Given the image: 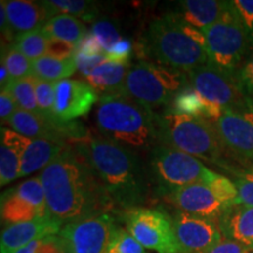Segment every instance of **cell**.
Segmentation results:
<instances>
[{
  "instance_id": "2",
  "label": "cell",
  "mask_w": 253,
  "mask_h": 253,
  "mask_svg": "<svg viewBox=\"0 0 253 253\" xmlns=\"http://www.w3.org/2000/svg\"><path fill=\"white\" fill-rule=\"evenodd\" d=\"M72 147L89 164L110 203L134 207L147 199L149 177L131 149L104 136L90 135Z\"/></svg>"
},
{
  "instance_id": "37",
  "label": "cell",
  "mask_w": 253,
  "mask_h": 253,
  "mask_svg": "<svg viewBox=\"0 0 253 253\" xmlns=\"http://www.w3.org/2000/svg\"><path fill=\"white\" fill-rule=\"evenodd\" d=\"M32 141V138H28L26 136L19 134V132L11 130L8 128H1V144L6 145L14 153H17L19 156H23L25 151L28 148Z\"/></svg>"
},
{
  "instance_id": "26",
  "label": "cell",
  "mask_w": 253,
  "mask_h": 253,
  "mask_svg": "<svg viewBox=\"0 0 253 253\" xmlns=\"http://www.w3.org/2000/svg\"><path fill=\"white\" fill-rule=\"evenodd\" d=\"M53 17L58 14H67L82 19L84 21H91L97 15V5L93 1L84 0H47L43 1Z\"/></svg>"
},
{
  "instance_id": "30",
  "label": "cell",
  "mask_w": 253,
  "mask_h": 253,
  "mask_svg": "<svg viewBox=\"0 0 253 253\" xmlns=\"http://www.w3.org/2000/svg\"><path fill=\"white\" fill-rule=\"evenodd\" d=\"M20 156L6 145H0V185L4 186L19 178Z\"/></svg>"
},
{
  "instance_id": "29",
  "label": "cell",
  "mask_w": 253,
  "mask_h": 253,
  "mask_svg": "<svg viewBox=\"0 0 253 253\" xmlns=\"http://www.w3.org/2000/svg\"><path fill=\"white\" fill-rule=\"evenodd\" d=\"M1 61L5 62L6 67L8 69L9 75H11V82L33 77L32 61L28 60L23 53L19 52L14 45H8L5 49H2Z\"/></svg>"
},
{
  "instance_id": "19",
  "label": "cell",
  "mask_w": 253,
  "mask_h": 253,
  "mask_svg": "<svg viewBox=\"0 0 253 253\" xmlns=\"http://www.w3.org/2000/svg\"><path fill=\"white\" fill-rule=\"evenodd\" d=\"M230 6V1L219 0H183L177 2L176 12L179 20L203 31L219 21Z\"/></svg>"
},
{
  "instance_id": "45",
  "label": "cell",
  "mask_w": 253,
  "mask_h": 253,
  "mask_svg": "<svg viewBox=\"0 0 253 253\" xmlns=\"http://www.w3.org/2000/svg\"><path fill=\"white\" fill-rule=\"evenodd\" d=\"M37 253H66V250L60 236L54 235L41 240Z\"/></svg>"
},
{
  "instance_id": "41",
  "label": "cell",
  "mask_w": 253,
  "mask_h": 253,
  "mask_svg": "<svg viewBox=\"0 0 253 253\" xmlns=\"http://www.w3.org/2000/svg\"><path fill=\"white\" fill-rule=\"evenodd\" d=\"M18 109V104L11 93L7 89L1 90V93H0V120H1V125H4V123L7 125V122Z\"/></svg>"
},
{
  "instance_id": "23",
  "label": "cell",
  "mask_w": 253,
  "mask_h": 253,
  "mask_svg": "<svg viewBox=\"0 0 253 253\" xmlns=\"http://www.w3.org/2000/svg\"><path fill=\"white\" fill-rule=\"evenodd\" d=\"M41 31L49 40L63 41L77 47L88 34L84 21L67 14H58L50 18Z\"/></svg>"
},
{
  "instance_id": "32",
  "label": "cell",
  "mask_w": 253,
  "mask_h": 253,
  "mask_svg": "<svg viewBox=\"0 0 253 253\" xmlns=\"http://www.w3.org/2000/svg\"><path fill=\"white\" fill-rule=\"evenodd\" d=\"M106 253H147V251L128 230L116 227Z\"/></svg>"
},
{
  "instance_id": "39",
  "label": "cell",
  "mask_w": 253,
  "mask_h": 253,
  "mask_svg": "<svg viewBox=\"0 0 253 253\" xmlns=\"http://www.w3.org/2000/svg\"><path fill=\"white\" fill-rule=\"evenodd\" d=\"M238 81L243 91L253 103V50L250 53L240 68Z\"/></svg>"
},
{
  "instance_id": "20",
  "label": "cell",
  "mask_w": 253,
  "mask_h": 253,
  "mask_svg": "<svg viewBox=\"0 0 253 253\" xmlns=\"http://www.w3.org/2000/svg\"><path fill=\"white\" fill-rule=\"evenodd\" d=\"M221 235L253 250V207L233 204L218 220Z\"/></svg>"
},
{
  "instance_id": "7",
  "label": "cell",
  "mask_w": 253,
  "mask_h": 253,
  "mask_svg": "<svg viewBox=\"0 0 253 253\" xmlns=\"http://www.w3.org/2000/svg\"><path fill=\"white\" fill-rule=\"evenodd\" d=\"M147 172L150 184L163 196L196 183L208 185L217 175L198 158L164 144L151 149Z\"/></svg>"
},
{
  "instance_id": "15",
  "label": "cell",
  "mask_w": 253,
  "mask_h": 253,
  "mask_svg": "<svg viewBox=\"0 0 253 253\" xmlns=\"http://www.w3.org/2000/svg\"><path fill=\"white\" fill-rule=\"evenodd\" d=\"M212 123L231 156L243 163L253 162V125L244 114L225 110Z\"/></svg>"
},
{
  "instance_id": "25",
  "label": "cell",
  "mask_w": 253,
  "mask_h": 253,
  "mask_svg": "<svg viewBox=\"0 0 253 253\" xmlns=\"http://www.w3.org/2000/svg\"><path fill=\"white\" fill-rule=\"evenodd\" d=\"M166 113L207 120L205 100L190 84L176 95Z\"/></svg>"
},
{
  "instance_id": "46",
  "label": "cell",
  "mask_w": 253,
  "mask_h": 253,
  "mask_svg": "<svg viewBox=\"0 0 253 253\" xmlns=\"http://www.w3.org/2000/svg\"><path fill=\"white\" fill-rule=\"evenodd\" d=\"M9 84H11V75H9L5 62L1 61V65H0V87H1V90H5Z\"/></svg>"
},
{
  "instance_id": "44",
  "label": "cell",
  "mask_w": 253,
  "mask_h": 253,
  "mask_svg": "<svg viewBox=\"0 0 253 253\" xmlns=\"http://www.w3.org/2000/svg\"><path fill=\"white\" fill-rule=\"evenodd\" d=\"M77 53H81V54L87 56H97V55H104V52L101 47L100 42L97 41L93 34L88 33L86 38L82 40V42L78 46Z\"/></svg>"
},
{
  "instance_id": "47",
  "label": "cell",
  "mask_w": 253,
  "mask_h": 253,
  "mask_svg": "<svg viewBox=\"0 0 253 253\" xmlns=\"http://www.w3.org/2000/svg\"><path fill=\"white\" fill-rule=\"evenodd\" d=\"M41 240L42 239H39V240H34V242L30 243V244L23 246V248L15 250L12 253H37V250L39 248Z\"/></svg>"
},
{
  "instance_id": "36",
  "label": "cell",
  "mask_w": 253,
  "mask_h": 253,
  "mask_svg": "<svg viewBox=\"0 0 253 253\" xmlns=\"http://www.w3.org/2000/svg\"><path fill=\"white\" fill-rule=\"evenodd\" d=\"M235 6L239 21L248 37L251 52L253 50V0H235Z\"/></svg>"
},
{
  "instance_id": "33",
  "label": "cell",
  "mask_w": 253,
  "mask_h": 253,
  "mask_svg": "<svg viewBox=\"0 0 253 253\" xmlns=\"http://www.w3.org/2000/svg\"><path fill=\"white\" fill-rule=\"evenodd\" d=\"M90 33L96 38L102 47L104 54L108 53L114 45L122 40L121 34L115 25L108 20H97L91 26Z\"/></svg>"
},
{
  "instance_id": "18",
  "label": "cell",
  "mask_w": 253,
  "mask_h": 253,
  "mask_svg": "<svg viewBox=\"0 0 253 253\" xmlns=\"http://www.w3.org/2000/svg\"><path fill=\"white\" fill-rule=\"evenodd\" d=\"M5 4L9 27L14 42L18 38L30 32L41 30L43 25L53 18L43 1L27 0H2Z\"/></svg>"
},
{
  "instance_id": "6",
  "label": "cell",
  "mask_w": 253,
  "mask_h": 253,
  "mask_svg": "<svg viewBox=\"0 0 253 253\" xmlns=\"http://www.w3.org/2000/svg\"><path fill=\"white\" fill-rule=\"evenodd\" d=\"M188 75L166 66L140 61L126 73V94L151 110L169 107L179 91L189 86Z\"/></svg>"
},
{
  "instance_id": "4",
  "label": "cell",
  "mask_w": 253,
  "mask_h": 253,
  "mask_svg": "<svg viewBox=\"0 0 253 253\" xmlns=\"http://www.w3.org/2000/svg\"><path fill=\"white\" fill-rule=\"evenodd\" d=\"M160 144L169 145L212 163L227 171L238 175V169L230 161L227 153L213 123L209 120L185 115L163 113L156 116Z\"/></svg>"
},
{
  "instance_id": "16",
  "label": "cell",
  "mask_w": 253,
  "mask_h": 253,
  "mask_svg": "<svg viewBox=\"0 0 253 253\" xmlns=\"http://www.w3.org/2000/svg\"><path fill=\"white\" fill-rule=\"evenodd\" d=\"M166 199L181 212L218 221L227 208L203 183H196L167 194Z\"/></svg>"
},
{
  "instance_id": "5",
  "label": "cell",
  "mask_w": 253,
  "mask_h": 253,
  "mask_svg": "<svg viewBox=\"0 0 253 253\" xmlns=\"http://www.w3.org/2000/svg\"><path fill=\"white\" fill-rule=\"evenodd\" d=\"M142 49L158 65L188 74L209 63L207 49L185 34L172 13L155 19L145 32Z\"/></svg>"
},
{
  "instance_id": "11",
  "label": "cell",
  "mask_w": 253,
  "mask_h": 253,
  "mask_svg": "<svg viewBox=\"0 0 253 253\" xmlns=\"http://www.w3.org/2000/svg\"><path fill=\"white\" fill-rule=\"evenodd\" d=\"M0 214L6 226L49 217L41 177H33L6 190L1 195Z\"/></svg>"
},
{
  "instance_id": "24",
  "label": "cell",
  "mask_w": 253,
  "mask_h": 253,
  "mask_svg": "<svg viewBox=\"0 0 253 253\" xmlns=\"http://www.w3.org/2000/svg\"><path fill=\"white\" fill-rule=\"evenodd\" d=\"M77 69L75 56L69 59H55L46 55L32 62V73L34 78L54 84L68 79Z\"/></svg>"
},
{
  "instance_id": "13",
  "label": "cell",
  "mask_w": 253,
  "mask_h": 253,
  "mask_svg": "<svg viewBox=\"0 0 253 253\" xmlns=\"http://www.w3.org/2000/svg\"><path fill=\"white\" fill-rule=\"evenodd\" d=\"M172 225L181 253H207L223 238L218 221L181 211Z\"/></svg>"
},
{
  "instance_id": "31",
  "label": "cell",
  "mask_w": 253,
  "mask_h": 253,
  "mask_svg": "<svg viewBox=\"0 0 253 253\" xmlns=\"http://www.w3.org/2000/svg\"><path fill=\"white\" fill-rule=\"evenodd\" d=\"M34 87H36L37 103L40 113L49 119H55L54 106H55V84L39 80L34 78Z\"/></svg>"
},
{
  "instance_id": "34",
  "label": "cell",
  "mask_w": 253,
  "mask_h": 253,
  "mask_svg": "<svg viewBox=\"0 0 253 253\" xmlns=\"http://www.w3.org/2000/svg\"><path fill=\"white\" fill-rule=\"evenodd\" d=\"M209 188L212 190V192L216 195V197L229 209L236 204L237 197H238V190L233 182H231L225 176L217 175L213 177V179L208 184Z\"/></svg>"
},
{
  "instance_id": "10",
  "label": "cell",
  "mask_w": 253,
  "mask_h": 253,
  "mask_svg": "<svg viewBox=\"0 0 253 253\" xmlns=\"http://www.w3.org/2000/svg\"><path fill=\"white\" fill-rule=\"evenodd\" d=\"M128 232L144 249L157 253H181L172 219L157 209L135 208L126 216Z\"/></svg>"
},
{
  "instance_id": "35",
  "label": "cell",
  "mask_w": 253,
  "mask_h": 253,
  "mask_svg": "<svg viewBox=\"0 0 253 253\" xmlns=\"http://www.w3.org/2000/svg\"><path fill=\"white\" fill-rule=\"evenodd\" d=\"M235 184L238 190L236 204L253 207V166L242 170L237 175Z\"/></svg>"
},
{
  "instance_id": "28",
  "label": "cell",
  "mask_w": 253,
  "mask_h": 253,
  "mask_svg": "<svg viewBox=\"0 0 253 253\" xmlns=\"http://www.w3.org/2000/svg\"><path fill=\"white\" fill-rule=\"evenodd\" d=\"M19 52L23 53L32 62L47 55L49 39L41 30H37L18 38L13 43Z\"/></svg>"
},
{
  "instance_id": "43",
  "label": "cell",
  "mask_w": 253,
  "mask_h": 253,
  "mask_svg": "<svg viewBox=\"0 0 253 253\" xmlns=\"http://www.w3.org/2000/svg\"><path fill=\"white\" fill-rule=\"evenodd\" d=\"M207 253H253V250L235 240L223 237L210 251Z\"/></svg>"
},
{
  "instance_id": "27",
  "label": "cell",
  "mask_w": 253,
  "mask_h": 253,
  "mask_svg": "<svg viewBox=\"0 0 253 253\" xmlns=\"http://www.w3.org/2000/svg\"><path fill=\"white\" fill-rule=\"evenodd\" d=\"M11 93L20 109L33 113L36 115H42L37 103L36 87H34V77L25 78L21 80L12 81L6 88ZM43 116V115H42Z\"/></svg>"
},
{
  "instance_id": "17",
  "label": "cell",
  "mask_w": 253,
  "mask_h": 253,
  "mask_svg": "<svg viewBox=\"0 0 253 253\" xmlns=\"http://www.w3.org/2000/svg\"><path fill=\"white\" fill-rule=\"evenodd\" d=\"M61 229V224L56 223L50 217L38 218L31 221L6 226L2 230L1 240H0L1 253H12L34 240L59 235Z\"/></svg>"
},
{
  "instance_id": "3",
  "label": "cell",
  "mask_w": 253,
  "mask_h": 253,
  "mask_svg": "<svg viewBox=\"0 0 253 253\" xmlns=\"http://www.w3.org/2000/svg\"><path fill=\"white\" fill-rule=\"evenodd\" d=\"M157 114L128 94L100 96L96 126L104 137L129 149H154L160 144Z\"/></svg>"
},
{
  "instance_id": "40",
  "label": "cell",
  "mask_w": 253,
  "mask_h": 253,
  "mask_svg": "<svg viewBox=\"0 0 253 253\" xmlns=\"http://www.w3.org/2000/svg\"><path fill=\"white\" fill-rule=\"evenodd\" d=\"M108 61L104 55H97V56H87L81 54V53H77L75 54V62H77V67L84 78H87L95 68L99 67L103 62Z\"/></svg>"
},
{
  "instance_id": "14",
  "label": "cell",
  "mask_w": 253,
  "mask_h": 253,
  "mask_svg": "<svg viewBox=\"0 0 253 253\" xmlns=\"http://www.w3.org/2000/svg\"><path fill=\"white\" fill-rule=\"evenodd\" d=\"M100 100L87 82L65 79L55 82L54 116L61 122H72L87 115Z\"/></svg>"
},
{
  "instance_id": "22",
  "label": "cell",
  "mask_w": 253,
  "mask_h": 253,
  "mask_svg": "<svg viewBox=\"0 0 253 253\" xmlns=\"http://www.w3.org/2000/svg\"><path fill=\"white\" fill-rule=\"evenodd\" d=\"M67 145L54 143L47 140L32 138L30 145L20 158V173L19 177L28 176L38 170L48 167Z\"/></svg>"
},
{
  "instance_id": "21",
  "label": "cell",
  "mask_w": 253,
  "mask_h": 253,
  "mask_svg": "<svg viewBox=\"0 0 253 253\" xmlns=\"http://www.w3.org/2000/svg\"><path fill=\"white\" fill-rule=\"evenodd\" d=\"M129 66L130 65L103 62L86 78L87 84L101 96L126 93L125 82Z\"/></svg>"
},
{
  "instance_id": "1",
  "label": "cell",
  "mask_w": 253,
  "mask_h": 253,
  "mask_svg": "<svg viewBox=\"0 0 253 253\" xmlns=\"http://www.w3.org/2000/svg\"><path fill=\"white\" fill-rule=\"evenodd\" d=\"M40 177L49 217L61 225L101 213V209L112 204L89 164L72 145H67Z\"/></svg>"
},
{
  "instance_id": "8",
  "label": "cell",
  "mask_w": 253,
  "mask_h": 253,
  "mask_svg": "<svg viewBox=\"0 0 253 253\" xmlns=\"http://www.w3.org/2000/svg\"><path fill=\"white\" fill-rule=\"evenodd\" d=\"M202 32L207 39L209 63L238 80L251 47L232 1L219 21Z\"/></svg>"
},
{
  "instance_id": "38",
  "label": "cell",
  "mask_w": 253,
  "mask_h": 253,
  "mask_svg": "<svg viewBox=\"0 0 253 253\" xmlns=\"http://www.w3.org/2000/svg\"><path fill=\"white\" fill-rule=\"evenodd\" d=\"M132 53V45L129 40L122 39L120 40L116 45L112 47V49L108 53H106L104 56L109 62L121 63V65H130V56Z\"/></svg>"
},
{
  "instance_id": "12",
  "label": "cell",
  "mask_w": 253,
  "mask_h": 253,
  "mask_svg": "<svg viewBox=\"0 0 253 253\" xmlns=\"http://www.w3.org/2000/svg\"><path fill=\"white\" fill-rule=\"evenodd\" d=\"M116 226L110 214L97 213L60 230L66 253H106Z\"/></svg>"
},
{
  "instance_id": "42",
  "label": "cell",
  "mask_w": 253,
  "mask_h": 253,
  "mask_svg": "<svg viewBox=\"0 0 253 253\" xmlns=\"http://www.w3.org/2000/svg\"><path fill=\"white\" fill-rule=\"evenodd\" d=\"M78 47L68 42L58 40H49L47 55L55 59H69L77 54Z\"/></svg>"
},
{
  "instance_id": "9",
  "label": "cell",
  "mask_w": 253,
  "mask_h": 253,
  "mask_svg": "<svg viewBox=\"0 0 253 253\" xmlns=\"http://www.w3.org/2000/svg\"><path fill=\"white\" fill-rule=\"evenodd\" d=\"M190 86L202 97L236 113L253 112V103L246 96L239 81L213 67L210 63L188 73Z\"/></svg>"
}]
</instances>
